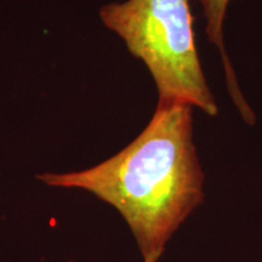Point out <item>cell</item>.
Returning a JSON list of instances; mask_svg holds the SVG:
<instances>
[{
	"label": "cell",
	"instance_id": "1",
	"mask_svg": "<svg viewBox=\"0 0 262 262\" xmlns=\"http://www.w3.org/2000/svg\"><path fill=\"white\" fill-rule=\"evenodd\" d=\"M37 178L50 187L83 189L113 206L143 262H158L180 226L204 202L192 107L158 102L142 133L117 155L81 171Z\"/></svg>",
	"mask_w": 262,
	"mask_h": 262
},
{
	"label": "cell",
	"instance_id": "3",
	"mask_svg": "<svg viewBox=\"0 0 262 262\" xmlns=\"http://www.w3.org/2000/svg\"><path fill=\"white\" fill-rule=\"evenodd\" d=\"M201 3L203 12L206 18V34H208L209 40L214 42L216 47L220 50V54L224 61L226 79H227V85L229 94H231L233 102L238 107L239 112L245 120L250 119L254 116L251 108L248 106L247 101L244 100L243 94L241 93L238 86V81L235 79V74L233 71V66L228 60L227 52L225 49L224 41V22L226 17V11L229 0H198Z\"/></svg>",
	"mask_w": 262,
	"mask_h": 262
},
{
	"label": "cell",
	"instance_id": "2",
	"mask_svg": "<svg viewBox=\"0 0 262 262\" xmlns=\"http://www.w3.org/2000/svg\"><path fill=\"white\" fill-rule=\"evenodd\" d=\"M100 18L146 64L159 102L196 107L219 113L199 61L189 0H126L104 5Z\"/></svg>",
	"mask_w": 262,
	"mask_h": 262
}]
</instances>
